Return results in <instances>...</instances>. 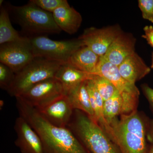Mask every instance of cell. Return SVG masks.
Returning <instances> with one entry per match:
<instances>
[{"mask_svg":"<svg viewBox=\"0 0 153 153\" xmlns=\"http://www.w3.org/2000/svg\"><path fill=\"white\" fill-rule=\"evenodd\" d=\"M86 81L71 89L66 95L67 96L73 109L85 113L91 119L95 121L94 114L86 87Z\"/></svg>","mask_w":153,"mask_h":153,"instance_id":"cell-19","label":"cell"},{"mask_svg":"<svg viewBox=\"0 0 153 153\" xmlns=\"http://www.w3.org/2000/svg\"><path fill=\"white\" fill-rule=\"evenodd\" d=\"M122 99L118 91L112 97L105 101L103 103V112L105 119L110 126L114 121L117 119L119 114H122Z\"/></svg>","mask_w":153,"mask_h":153,"instance_id":"cell-21","label":"cell"},{"mask_svg":"<svg viewBox=\"0 0 153 153\" xmlns=\"http://www.w3.org/2000/svg\"><path fill=\"white\" fill-rule=\"evenodd\" d=\"M63 63L35 57L27 65L15 74V79L7 92L17 97L37 83L54 78Z\"/></svg>","mask_w":153,"mask_h":153,"instance_id":"cell-5","label":"cell"},{"mask_svg":"<svg viewBox=\"0 0 153 153\" xmlns=\"http://www.w3.org/2000/svg\"><path fill=\"white\" fill-rule=\"evenodd\" d=\"M138 3L143 18L153 23V0H139Z\"/></svg>","mask_w":153,"mask_h":153,"instance_id":"cell-25","label":"cell"},{"mask_svg":"<svg viewBox=\"0 0 153 153\" xmlns=\"http://www.w3.org/2000/svg\"><path fill=\"white\" fill-rule=\"evenodd\" d=\"M14 129L17 134L15 145L22 153H44L40 137L24 118L19 116L15 121Z\"/></svg>","mask_w":153,"mask_h":153,"instance_id":"cell-12","label":"cell"},{"mask_svg":"<svg viewBox=\"0 0 153 153\" xmlns=\"http://www.w3.org/2000/svg\"><path fill=\"white\" fill-rule=\"evenodd\" d=\"M36 108L50 123L59 127H67L74 110L65 94Z\"/></svg>","mask_w":153,"mask_h":153,"instance_id":"cell-11","label":"cell"},{"mask_svg":"<svg viewBox=\"0 0 153 153\" xmlns=\"http://www.w3.org/2000/svg\"><path fill=\"white\" fill-rule=\"evenodd\" d=\"M118 67L122 76L132 84L148 75L151 70L135 52L126 57Z\"/></svg>","mask_w":153,"mask_h":153,"instance_id":"cell-14","label":"cell"},{"mask_svg":"<svg viewBox=\"0 0 153 153\" xmlns=\"http://www.w3.org/2000/svg\"><path fill=\"white\" fill-rule=\"evenodd\" d=\"M67 127L91 153H121L98 124L82 111L74 110Z\"/></svg>","mask_w":153,"mask_h":153,"instance_id":"cell-3","label":"cell"},{"mask_svg":"<svg viewBox=\"0 0 153 153\" xmlns=\"http://www.w3.org/2000/svg\"><path fill=\"white\" fill-rule=\"evenodd\" d=\"M94 75L79 71L68 65L62 64L55 74V78L60 82L66 95L71 89L82 82L93 79Z\"/></svg>","mask_w":153,"mask_h":153,"instance_id":"cell-16","label":"cell"},{"mask_svg":"<svg viewBox=\"0 0 153 153\" xmlns=\"http://www.w3.org/2000/svg\"><path fill=\"white\" fill-rule=\"evenodd\" d=\"M63 94L62 85L54 77L33 85L18 97L30 106L38 108Z\"/></svg>","mask_w":153,"mask_h":153,"instance_id":"cell-9","label":"cell"},{"mask_svg":"<svg viewBox=\"0 0 153 153\" xmlns=\"http://www.w3.org/2000/svg\"><path fill=\"white\" fill-rule=\"evenodd\" d=\"M14 71L2 63H0V87L7 91L15 79Z\"/></svg>","mask_w":153,"mask_h":153,"instance_id":"cell-23","label":"cell"},{"mask_svg":"<svg viewBox=\"0 0 153 153\" xmlns=\"http://www.w3.org/2000/svg\"><path fill=\"white\" fill-rule=\"evenodd\" d=\"M146 138L153 146V120L149 122L147 126Z\"/></svg>","mask_w":153,"mask_h":153,"instance_id":"cell-28","label":"cell"},{"mask_svg":"<svg viewBox=\"0 0 153 153\" xmlns=\"http://www.w3.org/2000/svg\"><path fill=\"white\" fill-rule=\"evenodd\" d=\"M122 33L118 26H110L101 29L87 28L79 36L84 46L100 57L105 55L116 38Z\"/></svg>","mask_w":153,"mask_h":153,"instance_id":"cell-10","label":"cell"},{"mask_svg":"<svg viewBox=\"0 0 153 153\" xmlns=\"http://www.w3.org/2000/svg\"><path fill=\"white\" fill-rule=\"evenodd\" d=\"M145 34L142 36V38L146 39L148 44L153 48V27L150 26H145L143 28Z\"/></svg>","mask_w":153,"mask_h":153,"instance_id":"cell-26","label":"cell"},{"mask_svg":"<svg viewBox=\"0 0 153 153\" xmlns=\"http://www.w3.org/2000/svg\"><path fill=\"white\" fill-rule=\"evenodd\" d=\"M19 116L38 134L44 153H91L68 127H59L47 121L38 110L16 97Z\"/></svg>","mask_w":153,"mask_h":153,"instance_id":"cell-1","label":"cell"},{"mask_svg":"<svg viewBox=\"0 0 153 153\" xmlns=\"http://www.w3.org/2000/svg\"><path fill=\"white\" fill-rule=\"evenodd\" d=\"M110 126L113 142L121 153H149L146 127L136 110L121 115L120 119L114 121Z\"/></svg>","mask_w":153,"mask_h":153,"instance_id":"cell-2","label":"cell"},{"mask_svg":"<svg viewBox=\"0 0 153 153\" xmlns=\"http://www.w3.org/2000/svg\"><path fill=\"white\" fill-rule=\"evenodd\" d=\"M44 10L53 13L58 8L69 4L66 0H31L30 1Z\"/></svg>","mask_w":153,"mask_h":153,"instance_id":"cell-24","label":"cell"},{"mask_svg":"<svg viewBox=\"0 0 153 153\" xmlns=\"http://www.w3.org/2000/svg\"><path fill=\"white\" fill-rule=\"evenodd\" d=\"M86 87L96 122L98 124L113 142L112 128L107 123L104 117L103 112L104 101L97 91L92 79H88L86 81Z\"/></svg>","mask_w":153,"mask_h":153,"instance_id":"cell-18","label":"cell"},{"mask_svg":"<svg viewBox=\"0 0 153 153\" xmlns=\"http://www.w3.org/2000/svg\"><path fill=\"white\" fill-rule=\"evenodd\" d=\"M35 58L29 38L25 41L6 43L0 47V62L8 66L15 74Z\"/></svg>","mask_w":153,"mask_h":153,"instance_id":"cell-8","label":"cell"},{"mask_svg":"<svg viewBox=\"0 0 153 153\" xmlns=\"http://www.w3.org/2000/svg\"><path fill=\"white\" fill-rule=\"evenodd\" d=\"M7 9L28 38L61 32L54 21L52 13L42 10L30 1L25 5H11Z\"/></svg>","mask_w":153,"mask_h":153,"instance_id":"cell-4","label":"cell"},{"mask_svg":"<svg viewBox=\"0 0 153 153\" xmlns=\"http://www.w3.org/2000/svg\"><path fill=\"white\" fill-rule=\"evenodd\" d=\"M149 153H153V146L152 145L149 150Z\"/></svg>","mask_w":153,"mask_h":153,"instance_id":"cell-29","label":"cell"},{"mask_svg":"<svg viewBox=\"0 0 153 153\" xmlns=\"http://www.w3.org/2000/svg\"><path fill=\"white\" fill-rule=\"evenodd\" d=\"M151 68H153V52H152V63H151Z\"/></svg>","mask_w":153,"mask_h":153,"instance_id":"cell-30","label":"cell"},{"mask_svg":"<svg viewBox=\"0 0 153 153\" xmlns=\"http://www.w3.org/2000/svg\"><path fill=\"white\" fill-rule=\"evenodd\" d=\"M100 56L85 46L74 52L66 63L79 71L94 75Z\"/></svg>","mask_w":153,"mask_h":153,"instance_id":"cell-17","label":"cell"},{"mask_svg":"<svg viewBox=\"0 0 153 153\" xmlns=\"http://www.w3.org/2000/svg\"><path fill=\"white\" fill-rule=\"evenodd\" d=\"M94 75L106 78L114 85L122 99V114H128L135 110L138 101L139 91L135 84H131L124 79L120 73L118 66L100 57Z\"/></svg>","mask_w":153,"mask_h":153,"instance_id":"cell-7","label":"cell"},{"mask_svg":"<svg viewBox=\"0 0 153 153\" xmlns=\"http://www.w3.org/2000/svg\"><path fill=\"white\" fill-rule=\"evenodd\" d=\"M144 94L148 100L150 105L153 111V89L147 84H144L142 86Z\"/></svg>","mask_w":153,"mask_h":153,"instance_id":"cell-27","label":"cell"},{"mask_svg":"<svg viewBox=\"0 0 153 153\" xmlns=\"http://www.w3.org/2000/svg\"><path fill=\"white\" fill-rule=\"evenodd\" d=\"M92 79L104 102L112 97L118 91L114 85L104 77L94 75Z\"/></svg>","mask_w":153,"mask_h":153,"instance_id":"cell-22","label":"cell"},{"mask_svg":"<svg viewBox=\"0 0 153 153\" xmlns=\"http://www.w3.org/2000/svg\"><path fill=\"white\" fill-rule=\"evenodd\" d=\"M54 21L61 31L70 35L77 32L81 26V15L69 4L58 8L52 13Z\"/></svg>","mask_w":153,"mask_h":153,"instance_id":"cell-15","label":"cell"},{"mask_svg":"<svg viewBox=\"0 0 153 153\" xmlns=\"http://www.w3.org/2000/svg\"><path fill=\"white\" fill-rule=\"evenodd\" d=\"M136 40L131 34L122 32L113 41L104 56L105 60L119 66L135 52Z\"/></svg>","mask_w":153,"mask_h":153,"instance_id":"cell-13","label":"cell"},{"mask_svg":"<svg viewBox=\"0 0 153 153\" xmlns=\"http://www.w3.org/2000/svg\"><path fill=\"white\" fill-rule=\"evenodd\" d=\"M28 37L20 35L12 24L7 9L1 6L0 9V44L25 41Z\"/></svg>","mask_w":153,"mask_h":153,"instance_id":"cell-20","label":"cell"},{"mask_svg":"<svg viewBox=\"0 0 153 153\" xmlns=\"http://www.w3.org/2000/svg\"><path fill=\"white\" fill-rule=\"evenodd\" d=\"M35 57H40L65 64L74 52L84 47L81 40L57 41L44 36L29 38Z\"/></svg>","mask_w":153,"mask_h":153,"instance_id":"cell-6","label":"cell"}]
</instances>
